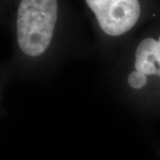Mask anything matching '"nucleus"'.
Returning a JSON list of instances; mask_svg holds the SVG:
<instances>
[{
	"label": "nucleus",
	"instance_id": "1",
	"mask_svg": "<svg viewBox=\"0 0 160 160\" xmlns=\"http://www.w3.org/2000/svg\"><path fill=\"white\" fill-rule=\"evenodd\" d=\"M57 0H21L15 21L16 48L22 57L38 60L49 49L57 22Z\"/></svg>",
	"mask_w": 160,
	"mask_h": 160
},
{
	"label": "nucleus",
	"instance_id": "2",
	"mask_svg": "<svg viewBox=\"0 0 160 160\" xmlns=\"http://www.w3.org/2000/svg\"><path fill=\"white\" fill-rule=\"evenodd\" d=\"M105 34L118 37L128 32L141 15L139 0H86Z\"/></svg>",
	"mask_w": 160,
	"mask_h": 160
},
{
	"label": "nucleus",
	"instance_id": "3",
	"mask_svg": "<svg viewBox=\"0 0 160 160\" xmlns=\"http://www.w3.org/2000/svg\"><path fill=\"white\" fill-rule=\"evenodd\" d=\"M134 70L145 77L157 75L160 77V37L144 38L135 50Z\"/></svg>",
	"mask_w": 160,
	"mask_h": 160
},
{
	"label": "nucleus",
	"instance_id": "4",
	"mask_svg": "<svg viewBox=\"0 0 160 160\" xmlns=\"http://www.w3.org/2000/svg\"><path fill=\"white\" fill-rule=\"evenodd\" d=\"M127 81H128V85L131 88L139 90L147 84V77L133 70L128 76Z\"/></svg>",
	"mask_w": 160,
	"mask_h": 160
}]
</instances>
